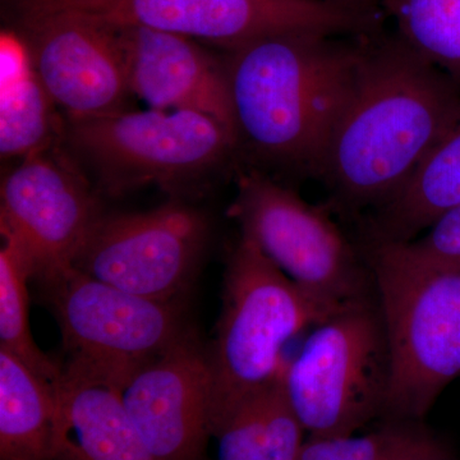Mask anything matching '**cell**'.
<instances>
[{"mask_svg":"<svg viewBox=\"0 0 460 460\" xmlns=\"http://www.w3.org/2000/svg\"><path fill=\"white\" fill-rule=\"evenodd\" d=\"M111 26H138L226 50L281 33L365 36L374 11L323 0H30Z\"/></svg>","mask_w":460,"mask_h":460,"instance_id":"9c48e42d","label":"cell"},{"mask_svg":"<svg viewBox=\"0 0 460 460\" xmlns=\"http://www.w3.org/2000/svg\"><path fill=\"white\" fill-rule=\"evenodd\" d=\"M428 460H450L449 456H444V458H435V459H428Z\"/></svg>","mask_w":460,"mask_h":460,"instance_id":"d4e9b609","label":"cell"},{"mask_svg":"<svg viewBox=\"0 0 460 460\" xmlns=\"http://www.w3.org/2000/svg\"><path fill=\"white\" fill-rule=\"evenodd\" d=\"M305 435L288 399L283 371L242 402L215 435L217 460H299Z\"/></svg>","mask_w":460,"mask_h":460,"instance_id":"d6986e66","label":"cell"},{"mask_svg":"<svg viewBox=\"0 0 460 460\" xmlns=\"http://www.w3.org/2000/svg\"><path fill=\"white\" fill-rule=\"evenodd\" d=\"M62 435L57 383L0 349V460H58Z\"/></svg>","mask_w":460,"mask_h":460,"instance_id":"2e32d148","label":"cell"},{"mask_svg":"<svg viewBox=\"0 0 460 460\" xmlns=\"http://www.w3.org/2000/svg\"><path fill=\"white\" fill-rule=\"evenodd\" d=\"M102 215L89 183L57 146L21 160L2 181V237L25 255L32 279L74 268Z\"/></svg>","mask_w":460,"mask_h":460,"instance_id":"7c38bea8","label":"cell"},{"mask_svg":"<svg viewBox=\"0 0 460 460\" xmlns=\"http://www.w3.org/2000/svg\"><path fill=\"white\" fill-rule=\"evenodd\" d=\"M367 266L389 348L385 417L420 422L460 376V271L401 242H371Z\"/></svg>","mask_w":460,"mask_h":460,"instance_id":"3957f363","label":"cell"},{"mask_svg":"<svg viewBox=\"0 0 460 460\" xmlns=\"http://www.w3.org/2000/svg\"><path fill=\"white\" fill-rule=\"evenodd\" d=\"M132 95L148 109L195 111L235 131L226 60L201 42L138 26H114Z\"/></svg>","mask_w":460,"mask_h":460,"instance_id":"5bb4252c","label":"cell"},{"mask_svg":"<svg viewBox=\"0 0 460 460\" xmlns=\"http://www.w3.org/2000/svg\"><path fill=\"white\" fill-rule=\"evenodd\" d=\"M281 33L228 51L238 144L271 164L320 175L367 41Z\"/></svg>","mask_w":460,"mask_h":460,"instance_id":"7a4b0ae2","label":"cell"},{"mask_svg":"<svg viewBox=\"0 0 460 460\" xmlns=\"http://www.w3.org/2000/svg\"><path fill=\"white\" fill-rule=\"evenodd\" d=\"M460 205V123L420 163L402 189L378 206L371 242H410Z\"/></svg>","mask_w":460,"mask_h":460,"instance_id":"ac0fdd59","label":"cell"},{"mask_svg":"<svg viewBox=\"0 0 460 460\" xmlns=\"http://www.w3.org/2000/svg\"><path fill=\"white\" fill-rule=\"evenodd\" d=\"M57 386L63 407L58 460H159L127 413L118 387L63 368Z\"/></svg>","mask_w":460,"mask_h":460,"instance_id":"9a60e30c","label":"cell"},{"mask_svg":"<svg viewBox=\"0 0 460 460\" xmlns=\"http://www.w3.org/2000/svg\"><path fill=\"white\" fill-rule=\"evenodd\" d=\"M63 138L114 196L148 184L180 190L222 164L238 146L235 133L214 118L148 108L66 120Z\"/></svg>","mask_w":460,"mask_h":460,"instance_id":"8992f818","label":"cell"},{"mask_svg":"<svg viewBox=\"0 0 460 460\" xmlns=\"http://www.w3.org/2000/svg\"><path fill=\"white\" fill-rule=\"evenodd\" d=\"M62 332L63 370L122 390L138 368L192 332L178 301L132 295L69 268L39 280Z\"/></svg>","mask_w":460,"mask_h":460,"instance_id":"52a82bcc","label":"cell"},{"mask_svg":"<svg viewBox=\"0 0 460 460\" xmlns=\"http://www.w3.org/2000/svg\"><path fill=\"white\" fill-rule=\"evenodd\" d=\"M449 456L419 420H390L368 434L307 438L299 460H428Z\"/></svg>","mask_w":460,"mask_h":460,"instance_id":"7402d4cb","label":"cell"},{"mask_svg":"<svg viewBox=\"0 0 460 460\" xmlns=\"http://www.w3.org/2000/svg\"><path fill=\"white\" fill-rule=\"evenodd\" d=\"M426 230L422 237L401 243L420 261L460 271V205L438 217Z\"/></svg>","mask_w":460,"mask_h":460,"instance_id":"603a6c76","label":"cell"},{"mask_svg":"<svg viewBox=\"0 0 460 460\" xmlns=\"http://www.w3.org/2000/svg\"><path fill=\"white\" fill-rule=\"evenodd\" d=\"M401 40L460 83V0H384Z\"/></svg>","mask_w":460,"mask_h":460,"instance_id":"ffe728a7","label":"cell"},{"mask_svg":"<svg viewBox=\"0 0 460 460\" xmlns=\"http://www.w3.org/2000/svg\"><path fill=\"white\" fill-rule=\"evenodd\" d=\"M284 386L308 438L357 434L385 416L390 357L376 302L347 305L314 326L286 363Z\"/></svg>","mask_w":460,"mask_h":460,"instance_id":"5b68a950","label":"cell"},{"mask_svg":"<svg viewBox=\"0 0 460 460\" xmlns=\"http://www.w3.org/2000/svg\"><path fill=\"white\" fill-rule=\"evenodd\" d=\"M124 407L159 460H208V354L190 332L138 368L120 390Z\"/></svg>","mask_w":460,"mask_h":460,"instance_id":"4fadbf2b","label":"cell"},{"mask_svg":"<svg viewBox=\"0 0 460 460\" xmlns=\"http://www.w3.org/2000/svg\"><path fill=\"white\" fill-rule=\"evenodd\" d=\"M323 2L338 3V4L347 5V7L372 11L375 0H323Z\"/></svg>","mask_w":460,"mask_h":460,"instance_id":"cb8c5ba5","label":"cell"},{"mask_svg":"<svg viewBox=\"0 0 460 460\" xmlns=\"http://www.w3.org/2000/svg\"><path fill=\"white\" fill-rule=\"evenodd\" d=\"M335 313L241 235L226 262L222 314L206 350L213 438L242 402L280 376L286 345Z\"/></svg>","mask_w":460,"mask_h":460,"instance_id":"277c9868","label":"cell"},{"mask_svg":"<svg viewBox=\"0 0 460 460\" xmlns=\"http://www.w3.org/2000/svg\"><path fill=\"white\" fill-rule=\"evenodd\" d=\"M208 238L205 215L180 201L144 213L102 215L75 268L132 295L178 301Z\"/></svg>","mask_w":460,"mask_h":460,"instance_id":"30bf717a","label":"cell"},{"mask_svg":"<svg viewBox=\"0 0 460 460\" xmlns=\"http://www.w3.org/2000/svg\"><path fill=\"white\" fill-rule=\"evenodd\" d=\"M459 123L456 81L401 39L367 42L320 177L343 206H381Z\"/></svg>","mask_w":460,"mask_h":460,"instance_id":"6da1fadb","label":"cell"},{"mask_svg":"<svg viewBox=\"0 0 460 460\" xmlns=\"http://www.w3.org/2000/svg\"><path fill=\"white\" fill-rule=\"evenodd\" d=\"M18 33L66 120L126 111L132 95L114 26L68 9L16 0Z\"/></svg>","mask_w":460,"mask_h":460,"instance_id":"8fae6325","label":"cell"},{"mask_svg":"<svg viewBox=\"0 0 460 460\" xmlns=\"http://www.w3.org/2000/svg\"><path fill=\"white\" fill-rule=\"evenodd\" d=\"M0 155L25 159L56 147L65 136L57 105L33 69L25 41L17 31L0 39Z\"/></svg>","mask_w":460,"mask_h":460,"instance_id":"e0dca14e","label":"cell"},{"mask_svg":"<svg viewBox=\"0 0 460 460\" xmlns=\"http://www.w3.org/2000/svg\"><path fill=\"white\" fill-rule=\"evenodd\" d=\"M0 251V349L7 350L39 376L58 383L62 365L42 352L30 330L29 288L32 269L16 244L3 239Z\"/></svg>","mask_w":460,"mask_h":460,"instance_id":"44dd1931","label":"cell"},{"mask_svg":"<svg viewBox=\"0 0 460 460\" xmlns=\"http://www.w3.org/2000/svg\"><path fill=\"white\" fill-rule=\"evenodd\" d=\"M229 217L279 270L332 310L370 299V269L337 224L293 190L252 171L238 180Z\"/></svg>","mask_w":460,"mask_h":460,"instance_id":"ba28073f","label":"cell"}]
</instances>
